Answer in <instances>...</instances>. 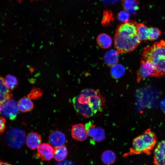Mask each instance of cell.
I'll return each instance as SVG.
<instances>
[{"instance_id": "4fadbf2b", "label": "cell", "mask_w": 165, "mask_h": 165, "mask_svg": "<svg viewBox=\"0 0 165 165\" xmlns=\"http://www.w3.org/2000/svg\"><path fill=\"white\" fill-rule=\"evenodd\" d=\"M49 139L51 144L55 147L63 146L66 141V137L62 132L55 130L49 135Z\"/></svg>"}, {"instance_id": "7402d4cb", "label": "cell", "mask_w": 165, "mask_h": 165, "mask_svg": "<svg viewBox=\"0 0 165 165\" xmlns=\"http://www.w3.org/2000/svg\"><path fill=\"white\" fill-rule=\"evenodd\" d=\"M138 35L141 40H148V28L143 23H138L137 25Z\"/></svg>"}, {"instance_id": "d4e9b609", "label": "cell", "mask_w": 165, "mask_h": 165, "mask_svg": "<svg viewBox=\"0 0 165 165\" xmlns=\"http://www.w3.org/2000/svg\"><path fill=\"white\" fill-rule=\"evenodd\" d=\"M43 92L42 89L39 88L33 87L28 95V97L30 99L37 100L42 97Z\"/></svg>"}, {"instance_id": "83f0119b", "label": "cell", "mask_w": 165, "mask_h": 165, "mask_svg": "<svg viewBox=\"0 0 165 165\" xmlns=\"http://www.w3.org/2000/svg\"><path fill=\"white\" fill-rule=\"evenodd\" d=\"M129 13L125 10L121 11L117 14V18L120 21L124 23L129 21Z\"/></svg>"}, {"instance_id": "ba28073f", "label": "cell", "mask_w": 165, "mask_h": 165, "mask_svg": "<svg viewBox=\"0 0 165 165\" xmlns=\"http://www.w3.org/2000/svg\"><path fill=\"white\" fill-rule=\"evenodd\" d=\"M141 65L136 73L138 82L150 76L152 77L155 71V67L151 62L141 60Z\"/></svg>"}, {"instance_id": "d6a6232c", "label": "cell", "mask_w": 165, "mask_h": 165, "mask_svg": "<svg viewBox=\"0 0 165 165\" xmlns=\"http://www.w3.org/2000/svg\"><path fill=\"white\" fill-rule=\"evenodd\" d=\"M0 165H11L8 163L1 161Z\"/></svg>"}, {"instance_id": "6da1fadb", "label": "cell", "mask_w": 165, "mask_h": 165, "mask_svg": "<svg viewBox=\"0 0 165 165\" xmlns=\"http://www.w3.org/2000/svg\"><path fill=\"white\" fill-rule=\"evenodd\" d=\"M137 24L134 21H130L117 27L114 37V42L115 50L119 54L133 51L141 42V40L137 34Z\"/></svg>"}, {"instance_id": "52a82bcc", "label": "cell", "mask_w": 165, "mask_h": 165, "mask_svg": "<svg viewBox=\"0 0 165 165\" xmlns=\"http://www.w3.org/2000/svg\"><path fill=\"white\" fill-rule=\"evenodd\" d=\"M88 135L96 142H100L105 138L104 130L101 127L96 126L91 121L85 125Z\"/></svg>"}, {"instance_id": "8992f818", "label": "cell", "mask_w": 165, "mask_h": 165, "mask_svg": "<svg viewBox=\"0 0 165 165\" xmlns=\"http://www.w3.org/2000/svg\"><path fill=\"white\" fill-rule=\"evenodd\" d=\"M17 103L13 99H8L0 103V113L3 116L13 120L18 113Z\"/></svg>"}, {"instance_id": "2e32d148", "label": "cell", "mask_w": 165, "mask_h": 165, "mask_svg": "<svg viewBox=\"0 0 165 165\" xmlns=\"http://www.w3.org/2000/svg\"><path fill=\"white\" fill-rule=\"evenodd\" d=\"M19 111L23 112H27L31 110L34 107L33 102L28 97H24L21 98L17 102Z\"/></svg>"}, {"instance_id": "e575fe53", "label": "cell", "mask_w": 165, "mask_h": 165, "mask_svg": "<svg viewBox=\"0 0 165 165\" xmlns=\"http://www.w3.org/2000/svg\"><path fill=\"white\" fill-rule=\"evenodd\" d=\"M31 1H34V0H30Z\"/></svg>"}, {"instance_id": "ffe728a7", "label": "cell", "mask_w": 165, "mask_h": 165, "mask_svg": "<svg viewBox=\"0 0 165 165\" xmlns=\"http://www.w3.org/2000/svg\"><path fill=\"white\" fill-rule=\"evenodd\" d=\"M68 151L66 147L64 146L55 147L53 158L56 161H63L67 157Z\"/></svg>"}, {"instance_id": "4dcf8cb0", "label": "cell", "mask_w": 165, "mask_h": 165, "mask_svg": "<svg viewBox=\"0 0 165 165\" xmlns=\"http://www.w3.org/2000/svg\"><path fill=\"white\" fill-rule=\"evenodd\" d=\"M105 5H112L118 2L120 0H101Z\"/></svg>"}, {"instance_id": "f546056e", "label": "cell", "mask_w": 165, "mask_h": 165, "mask_svg": "<svg viewBox=\"0 0 165 165\" xmlns=\"http://www.w3.org/2000/svg\"><path fill=\"white\" fill-rule=\"evenodd\" d=\"M55 165H75L72 161L68 160H65L57 163Z\"/></svg>"}, {"instance_id": "30bf717a", "label": "cell", "mask_w": 165, "mask_h": 165, "mask_svg": "<svg viewBox=\"0 0 165 165\" xmlns=\"http://www.w3.org/2000/svg\"><path fill=\"white\" fill-rule=\"evenodd\" d=\"M71 134L73 139L81 141L86 140L88 136L85 125L81 123L72 126Z\"/></svg>"}, {"instance_id": "e0dca14e", "label": "cell", "mask_w": 165, "mask_h": 165, "mask_svg": "<svg viewBox=\"0 0 165 165\" xmlns=\"http://www.w3.org/2000/svg\"><path fill=\"white\" fill-rule=\"evenodd\" d=\"M96 41L98 46L103 49L110 47L112 42L110 36L105 33H101L99 35L97 38Z\"/></svg>"}, {"instance_id": "7c38bea8", "label": "cell", "mask_w": 165, "mask_h": 165, "mask_svg": "<svg viewBox=\"0 0 165 165\" xmlns=\"http://www.w3.org/2000/svg\"><path fill=\"white\" fill-rule=\"evenodd\" d=\"M37 152L41 160L49 161L53 157L54 148L50 144L44 143L38 148Z\"/></svg>"}, {"instance_id": "d590c367", "label": "cell", "mask_w": 165, "mask_h": 165, "mask_svg": "<svg viewBox=\"0 0 165 165\" xmlns=\"http://www.w3.org/2000/svg\"><path fill=\"white\" fill-rule=\"evenodd\" d=\"M164 75H165V74H164Z\"/></svg>"}, {"instance_id": "cb8c5ba5", "label": "cell", "mask_w": 165, "mask_h": 165, "mask_svg": "<svg viewBox=\"0 0 165 165\" xmlns=\"http://www.w3.org/2000/svg\"><path fill=\"white\" fill-rule=\"evenodd\" d=\"M4 82L8 88L12 90L16 87L18 82L16 78L11 75H7L4 78Z\"/></svg>"}, {"instance_id": "d6986e66", "label": "cell", "mask_w": 165, "mask_h": 165, "mask_svg": "<svg viewBox=\"0 0 165 165\" xmlns=\"http://www.w3.org/2000/svg\"><path fill=\"white\" fill-rule=\"evenodd\" d=\"M122 4L124 10L130 14H134L138 9L137 0H122Z\"/></svg>"}, {"instance_id": "484cf974", "label": "cell", "mask_w": 165, "mask_h": 165, "mask_svg": "<svg viewBox=\"0 0 165 165\" xmlns=\"http://www.w3.org/2000/svg\"><path fill=\"white\" fill-rule=\"evenodd\" d=\"M161 31L157 28L151 27L148 28V40L152 41L156 40L160 36Z\"/></svg>"}, {"instance_id": "603a6c76", "label": "cell", "mask_w": 165, "mask_h": 165, "mask_svg": "<svg viewBox=\"0 0 165 165\" xmlns=\"http://www.w3.org/2000/svg\"><path fill=\"white\" fill-rule=\"evenodd\" d=\"M125 71V68L123 65L117 64L112 67L111 74L113 78L117 79L122 77L124 74Z\"/></svg>"}, {"instance_id": "9c48e42d", "label": "cell", "mask_w": 165, "mask_h": 165, "mask_svg": "<svg viewBox=\"0 0 165 165\" xmlns=\"http://www.w3.org/2000/svg\"><path fill=\"white\" fill-rule=\"evenodd\" d=\"M153 163L154 165H165V140L160 142L156 147Z\"/></svg>"}, {"instance_id": "836d02e7", "label": "cell", "mask_w": 165, "mask_h": 165, "mask_svg": "<svg viewBox=\"0 0 165 165\" xmlns=\"http://www.w3.org/2000/svg\"><path fill=\"white\" fill-rule=\"evenodd\" d=\"M17 1L19 2V3H21L23 0H17Z\"/></svg>"}, {"instance_id": "4316f807", "label": "cell", "mask_w": 165, "mask_h": 165, "mask_svg": "<svg viewBox=\"0 0 165 165\" xmlns=\"http://www.w3.org/2000/svg\"><path fill=\"white\" fill-rule=\"evenodd\" d=\"M114 16L112 12L108 10H105L103 13L102 23L103 24H107L113 20Z\"/></svg>"}, {"instance_id": "1f68e13d", "label": "cell", "mask_w": 165, "mask_h": 165, "mask_svg": "<svg viewBox=\"0 0 165 165\" xmlns=\"http://www.w3.org/2000/svg\"><path fill=\"white\" fill-rule=\"evenodd\" d=\"M160 106L162 110L165 113V99L163 100L161 102Z\"/></svg>"}, {"instance_id": "3957f363", "label": "cell", "mask_w": 165, "mask_h": 165, "mask_svg": "<svg viewBox=\"0 0 165 165\" xmlns=\"http://www.w3.org/2000/svg\"><path fill=\"white\" fill-rule=\"evenodd\" d=\"M75 97L79 103L86 104L92 109L95 114L102 112L105 107V99L99 89H85Z\"/></svg>"}, {"instance_id": "5b68a950", "label": "cell", "mask_w": 165, "mask_h": 165, "mask_svg": "<svg viewBox=\"0 0 165 165\" xmlns=\"http://www.w3.org/2000/svg\"><path fill=\"white\" fill-rule=\"evenodd\" d=\"M7 144L10 147L19 148L25 143L26 138L25 132L20 129L13 128L9 130L5 137Z\"/></svg>"}, {"instance_id": "7a4b0ae2", "label": "cell", "mask_w": 165, "mask_h": 165, "mask_svg": "<svg viewBox=\"0 0 165 165\" xmlns=\"http://www.w3.org/2000/svg\"><path fill=\"white\" fill-rule=\"evenodd\" d=\"M157 140L155 134L150 129H148L134 139L132 147L123 155V157L142 154L150 155L155 147Z\"/></svg>"}, {"instance_id": "44dd1931", "label": "cell", "mask_w": 165, "mask_h": 165, "mask_svg": "<svg viewBox=\"0 0 165 165\" xmlns=\"http://www.w3.org/2000/svg\"><path fill=\"white\" fill-rule=\"evenodd\" d=\"M116 159L115 153L110 150H107L102 153L101 159L102 162L106 165H109L113 163Z\"/></svg>"}, {"instance_id": "9a60e30c", "label": "cell", "mask_w": 165, "mask_h": 165, "mask_svg": "<svg viewBox=\"0 0 165 165\" xmlns=\"http://www.w3.org/2000/svg\"><path fill=\"white\" fill-rule=\"evenodd\" d=\"M119 53L116 50H110L105 54L104 60L108 66L113 67L117 64L118 61Z\"/></svg>"}, {"instance_id": "277c9868", "label": "cell", "mask_w": 165, "mask_h": 165, "mask_svg": "<svg viewBox=\"0 0 165 165\" xmlns=\"http://www.w3.org/2000/svg\"><path fill=\"white\" fill-rule=\"evenodd\" d=\"M141 60L149 61L154 65L165 60V40L155 42L148 46L142 53Z\"/></svg>"}, {"instance_id": "ac0fdd59", "label": "cell", "mask_w": 165, "mask_h": 165, "mask_svg": "<svg viewBox=\"0 0 165 165\" xmlns=\"http://www.w3.org/2000/svg\"><path fill=\"white\" fill-rule=\"evenodd\" d=\"M0 103L5 101L12 98L13 94L11 90L9 89L5 85L4 78L0 77Z\"/></svg>"}, {"instance_id": "8fae6325", "label": "cell", "mask_w": 165, "mask_h": 165, "mask_svg": "<svg viewBox=\"0 0 165 165\" xmlns=\"http://www.w3.org/2000/svg\"><path fill=\"white\" fill-rule=\"evenodd\" d=\"M72 102L77 112L83 117L89 118L95 114L91 108L85 104L79 103L75 97L72 99Z\"/></svg>"}, {"instance_id": "5bb4252c", "label": "cell", "mask_w": 165, "mask_h": 165, "mask_svg": "<svg viewBox=\"0 0 165 165\" xmlns=\"http://www.w3.org/2000/svg\"><path fill=\"white\" fill-rule=\"evenodd\" d=\"M41 136L37 132H32L30 133L26 138L27 145L32 150L38 148L41 145Z\"/></svg>"}, {"instance_id": "f1b7e54d", "label": "cell", "mask_w": 165, "mask_h": 165, "mask_svg": "<svg viewBox=\"0 0 165 165\" xmlns=\"http://www.w3.org/2000/svg\"><path fill=\"white\" fill-rule=\"evenodd\" d=\"M6 120L2 117H0V131L1 134H2L6 128Z\"/></svg>"}]
</instances>
